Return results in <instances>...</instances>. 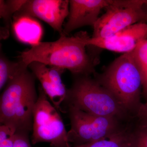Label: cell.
<instances>
[{"mask_svg": "<svg viewBox=\"0 0 147 147\" xmlns=\"http://www.w3.org/2000/svg\"><path fill=\"white\" fill-rule=\"evenodd\" d=\"M28 68L21 61H10L1 51L0 55V90L4 89L6 85L24 70Z\"/></svg>", "mask_w": 147, "mask_h": 147, "instance_id": "obj_13", "label": "cell"}, {"mask_svg": "<svg viewBox=\"0 0 147 147\" xmlns=\"http://www.w3.org/2000/svg\"><path fill=\"white\" fill-rule=\"evenodd\" d=\"M49 100L39 86L33 111L32 144L47 142L52 147H69L71 145L61 117Z\"/></svg>", "mask_w": 147, "mask_h": 147, "instance_id": "obj_7", "label": "cell"}, {"mask_svg": "<svg viewBox=\"0 0 147 147\" xmlns=\"http://www.w3.org/2000/svg\"><path fill=\"white\" fill-rule=\"evenodd\" d=\"M16 132V127L12 125H1L0 147H13Z\"/></svg>", "mask_w": 147, "mask_h": 147, "instance_id": "obj_18", "label": "cell"}, {"mask_svg": "<svg viewBox=\"0 0 147 147\" xmlns=\"http://www.w3.org/2000/svg\"><path fill=\"white\" fill-rule=\"evenodd\" d=\"M14 19L13 31L19 41L32 46L40 42L43 31L39 22L30 16H21Z\"/></svg>", "mask_w": 147, "mask_h": 147, "instance_id": "obj_12", "label": "cell"}, {"mask_svg": "<svg viewBox=\"0 0 147 147\" xmlns=\"http://www.w3.org/2000/svg\"><path fill=\"white\" fill-rule=\"evenodd\" d=\"M63 103L86 113L123 121L131 117L113 94L89 75L76 76Z\"/></svg>", "mask_w": 147, "mask_h": 147, "instance_id": "obj_4", "label": "cell"}, {"mask_svg": "<svg viewBox=\"0 0 147 147\" xmlns=\"http://www.w3.org/2000/svg\"><path fill=\"white\" fill-rule=\"evenodd\" d=\"M68 0H28L13 15L36 17L45 21L60 35L63 34L64 21L69 14Z\"/></svg>", "mask_w": 147, "mask_h": 147, "instance_id": "obj_8", "label": "cell"}, {"mask_svg": "<svg viewBox=\"0 0 147 147\" xmlns=\"http://www.w3.org/2000/svg\"><path fill=\"white\" fill-rule=\"evenodd\" d=\"M132 52L142 75L143 92L147 98V39L140 42Z\"/></svg>", "mask_w": 147, "mask_h": 147, "instance_id": "obj_16", "label": "cell"}, {"mask_svg": "<svg viewBox=\"0 0 147 147\" xmlns=\"http://www.w3.org/2000/svg\"><path fill=\"white\" fill-rule=\"evenodd\" d=\"M36 79L28 68L7 84L0 99L1 125H12L17 132L29 134L32 130L33 111L38 98Z\"/></svg>", "mask_w": 147, "mask_h": 147, "instance_id": "obj_2", "label": "cell"}, {"mask_svg": "<svg viewBox=\"0 0 147 147\" xmlns=\"http://www.w3.org/2000/svg\"><path fill=\"white\" fill-rule=\"evenodd\" d=\"M112 0H70L69 14L64 25L63 34L67 36L76 29L85 26L94 27L100 11Z\"/></svg>", "mask_w": 147, "mask_h": 147, "instance_id": "obj_11", "label": "cell"}, {"mask_svg": "<svg viewBox=\"0 0 147 147\" xmlns=\"http://www.w3.org/2000/svg\"><path fill=\"white\" fill-rule=\"evenodd\" d=\"M132 129L127 127L112 137L89 144L69 147H129Z\"/></svg>", "mask_w": 147, "mask_h": 147, "instance_id": "obj_15", "label": "cell"}, {"mask_svg": "<svg viewBox=\"0 0 147 147\" xmlns=\"http://www.w3.org/2000/svg\"><path fill=\"white\" fill-rule=\"evenodd\" d=\"M88 35L81 32L74 36L65 35L53 42H40L21 53L19 60L28 67L36 61L68 69L75 76L90 75L94 72V61L87 53Z\"/></svg>", "mask_w": 147, "mask_h": 147, "instance_id": "obj_1", "label": "cell"}, {"mask_svg": "<svg viewBox=\"0 0 147 147\" xmlns=\"http://www.w3.org/2000/svg\"><path fill=\"white\" fill-rule=\"evenodd\" d=\"M146 39L147 24L138 23L108 37L99 38L89 36L86 43L88 46L126 53L132 52L140 42Z\"/></svg>", "mask_w": 147, "mask_h": 147, "instance_id": "obj_9", "label": "cell"}, {"mask_svg": "<svg viewBox=\"0 0 147 147\" xmlns=\"http://www.w3.org/2000/svg\"><path fill=\"white\" fill-rule=\"evenodd\" d=\"M93 27L92 37L111 36L138 23L147 24V0H112Z\"/></svg>", "mask_w": 147, "mask_h": 147, "instance_id": "obj_6", "label": "cell"}, {"mask_svg": "<svg viewBox=\"0 0 147 147\" xmlns=\"http://www.w3.org/2000/svg\"><path fill=\"white\" fill-rule=\"evenodd\" d=\"M136 117L139 119V123L147 124V100L144 103H142Z\"/></svg>", "mask_w": 147, "mask_h": 147, "instance_id": "obj_20", "label": "cell"}, {"mask_svg": "<svg viewBox=\"0 0 147 147\" xmlns=\"http://www.w3.org/2000/svg\"><path fill=\"white\" fill-rule=\"evenodd\" d=\"M67 108L71 125L67 139L73 146L107 139L127 127L115 118L92 115L72 106Z\"/></svg>", "mask_w": 147, "mask_h": 147, "instance_id": "obj_5", "label": "cell"}, {"mask_svg": "<svg viewBox=\"0 0 147 147\" xmlns=\"http://www.w3.org/2000/svg\"><path fill=\"white\" fill-rule=\"evenodd\" d=\"M129 147H147V124H140L131 131Z\"/></svg>", "mask_w": 147, "mask_h": 147, "instance_id": "obj_17", "label": "cell"}, {"mask_svg": "<svg viewBox=\"0 0 147 147\" xmlns=\"http://www.w3.org/2000/svg\"><path fill=\"white\" fill-rule=\"evenodd\" d=\"M26 0L0 1V17L3 19L5 26L1 28V38H5L9 35V29L11 23V17L21 8Z\"/></svg>", "mask_w": 147, "mask_h": 147, "instance_id": "obj_14", "label": "cell"}, {"mask_svg": "<svg viewBox=\"0 0 147 147\" xmlns=\"http://www.w3.org/2000/svg\"><path fill=\"white\" fill-rule=\"evenodd\" d=\"M28 68L40 82L42 90L55 108L63 112L61 105L65 100L67 90L62 81L61 75L65 69L36 61L30 63Z\"/></svg>", "mask_w": 147, "mask_h": 147, "instance_id": "obj_10", "label": "cell"}, {"mask_svg": "<svg viewBox=\"0 0 147 147\" xmlns=\"http://www.w3.org/2000/svg\"><path fill=\"white\" fill-rule=\"evenodd\" d=\"M96 79L131 117H136L142 104V79L132 52L116 59Z\"/></svg>", "mask_w": 147, "mask_h": 147, "instance_id": "obj_3", "label": "cell"}, {"mask_svg": "<svg viewBox=\"0 0 147 147\" xmlns=\"http://www.w3.org/2000/svg\"><path fill=\"white\" fill-rule=\"evenodd\" d=\"M13 147H32L29 138V134L16 132Z\"/></svg>", "mask_w": 147, "mask_h": 147, "instance_id": "obj_19", "label": "cell"}]
</instances>
